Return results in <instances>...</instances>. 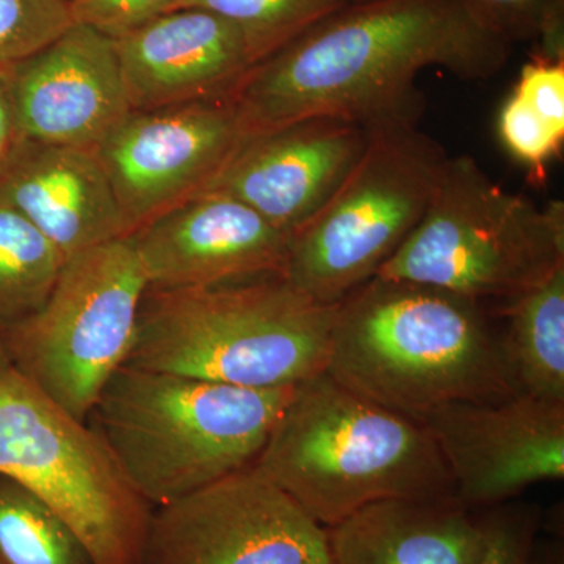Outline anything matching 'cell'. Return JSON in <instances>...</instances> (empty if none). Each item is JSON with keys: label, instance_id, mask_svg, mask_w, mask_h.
I'll return each instance as SVG.
<instances>
[{"label": "cell", "instance_id": "obj_33", "mask_svg": "<svg viewBox=\"0 0 564 564\" xmlns=\"http://www.w3.org/2000/svg\"><path fill=\"white\" fill-rule=\"evenodd\" d=\"M0 564H3V563H2V558H0Z\"/></svg>", "mask_w": 564, "mask_h": 564}, {"label": "cell", "instance_id": "obj_28", "mask_svg": "<svg viewBox=\"0 0 564 564\" xmlns=\"http://www.w3.org/2000/svg\"><path fill=\"white\" fill-rule=\"evenodd\" d=\"M513 93L564 133V58L536 55L525 63Z\"/></svg>", "mask_w": 564, "mask_h": 564}, {"label": "cell", "instance_id": "obj_32", "mask_svg": "<svg viewBox=\"0 0 564 564\" xmlns=\"http://www.w3.org/2000/svg\"><path fill=\"white\" fill-rule=\"evenodd\" d=\"M65 2H68V3H69V2H73V0H65Z\"/></svg>", "mask_w": 564, "mask_h": 564}, {"label": "cell", "instance_id": "obj_1", "mask_svg": "<svg viewBox=\"0 0 564 564\" xmlns=\"http://www.w3.org/2000/svg\"><path fill=\"white\" fill-rule=\"evenodd\" d=\"M511 50L463 0H364L252 66L229 98L247 137L314 117L369 131L419 126L421 70L436 66L459 80H485L507 66Z\"/></svg>", "mask_w": 564, "mask_h": 564}, {"label": "cell", "instance_id": "obj_3", "mask_svg": "<svg viewBox=\"0 0 564 564\" xmlns=\"http://www.w3.org/2000/svg\"><path fill=\"white\" fill-rule=\"evenodd\" d=\"M252 467L325 529L383 500L455 499L443 455L422 422L364 399L326 372L296 386Z\"/></svg>", "mask_w": 564, "mask_h": 564}, {"label": "cell", "instance_id": "obj_9", "mask_svg": "<svg viewBox=\"0 0 564 564\" xmlns=\"http://www.w3.org/2000/svg\"><path fill=\"white\" fill-rule=\"evenodd\" d=\"M147 291L131 237L82 251L63 263L35 314L0 329V347L41 392L88 423L128 361Z\"/></svg>", "mask_w": 564, "mask_h": 564}, {"label": "cell", "instance_id": "obj_23", "mask_svg": "<svg viewBox=\"0 0 564 564\" xmlns=\"http://www.w3.org/2000/svg\"><path fill=\"white\" fill-rule=\"evenodd\" d=\"M73 24L65 0H0V69L31 57Z\"/></svg>", "mask_w": 564, "mask_h": 564}, {"label": "cell", "instance_id": "obj_29", "mask_svg": "<svg viewBox=\"0 0 564 564\" xmlns=\"http://www.w3.org/2000/svg\"><path fill=\"white\" fill-rule=\"evenodd\" d=\"M14 141H17V128H14L9 88H7L6 77L0 70V170L9 158Z\"/></svg>", "mask_w": 564, "mask_h": 564}, {"label": "cell", "instance_id": "obj_17", "mask_svg": "<svg viewBox=\"0 0 564 564\" xmlns=\"http://www.w3.org/2000/svg\"><path fill=\"white\" fill-rule=\"evenodd\" d=\"M0 202L28 218L65 259L129 237L93 150L17 139L0 170Z\"/></svg>", "mask_w": 564, "mask_h": 564}, {"label": "cell", "instance_id": "obj_12", "mask_svg": "<svg viewBox=\"0 0 564 564\" xmlns=\"http://www.w3.org/2000/svg\"><path fill=\"white\" fill-rule=\"evenodd\" d=\"M455 499L488 510L564 477V403L524 392L499 402L445 404L426 415Z\"/></svg>", "mask_w": 564, "mask_h": 564}, {"label": "cell", "instance_id": "obj_30", "mask_svg": "<svg viewBox=\"0 0 564 564\" xmlns=\"http://www.w3.org/2000/svg\"><path fill=\"white\" fill-rule=\"evenodd\" d=\"M536 564H564V541L562 534L555 533L547 540H538Z\"/></svg>", "mask_w": 564, "mask_h": 564}, {"label": "cell", "instance_id": "obj_31", "mask_svg": "<svg viewBox=\"0 0 564 564\" xmlns=\"http://www.w3.org/2000/svg\"><path fill=\"white\" fill-rule=\"evenodd\" d=\"M351 2H364V0H351Z\"/></svg>", "mask_w": 564, "mask_h": 564}, {"label": "cell", "instance_id": "obj_19", "mask_svg": "<svg viewBox=\"0 0 564 564\" xmlns=\"http://www.w3.org/2000/svg\"><path fill=\"white\" fill-rule=\"evenodd\" d=\"M503 348L519 391L564 403V265L532 291L499 304Z\"/></svg>", "mask_w": 564, "mask_h": 564}, {"label": "cell", "instance_id": "obj_16", "mask_svg": "<svg viewBox=\"0 0 564 564\" xmlns=\"http://www.w3.org/2000/svg\"><path fill=\"white\" fill-rule=\"evenodd\" d=\"M113 46L132 110L226 98L254 66L242 32L198 7L162 14Z\"/></svg>", "mask_w": 564, "mask_h": 564}, {"label": "cell", "instance_id": "obj_2", "mask_svg": "<svg viewBox=\"0 0 564 564\" xmlns=\"http://www.w3.org/2000/svg\"><path fill=\"white\" fill-rule=\"evenodd\" d=\"M325 372L419 422L445 404L521 392L484 303L378 276L337 303Z\"/></svg>", "mask_w": 564, "mask_h": 564}, {"label": "cell", "instance_id": "obj_10", "mask_svg": "<svg viewBox=\"0 0 564 564\" xmlns=\"http://www.w3.org/2000/svg\"><path fill=\"white\" fill-rule=\"evenodd\" d=\"M143 564H329L326 529L250 466L152 508Z\"/></svg>", "mask_w": 564, "mask_h": 564}, {"label": "cell", "instance_id": "obj_4", "mask_svg": "<svg viewBox=\"0 0 564 564\" xmlns=\"http://www.w3.org/2000/svg\"><path fill=\"white\" fill-rule=\"evenodd\" d=\"M336 310L280 274L148 289L126 364L258 391L296 388L325 372Z\"/></svg>", "mask_w": 564, "mask_h": 564}, {"label": "cell", "instance_id": "obj_13", "mask_svg": "<svg viewBox=\"0 0 564 564\" xmlns=\"http://www.w3.org/2000/svg\"><path fill=\"white\" fill-rule=\"evenodd\" d=\"M2 70L17 139L95 151L131 111L113 40L76 24Z\"/></svg>", "mask_w": 564, "mask_h": 564}, {"label": "cell", "instance_id": "obj_24", "mask_svg": "<svg viewBox=\"0 0 564 564\" xmlns=\"http://www.w3.org/2000/svg\"><path fill=\"white\" fill-rule=\"evenodd\" d=\"M511 44L541 41L547 58H564V0H463Z\"/></svg>", "mask_w": 564, "mask_h": 564}, {"label": "cell", "instance_id": "obj_14", "mask_svg": "<svg viewBox=\"0 0 564 564\" xmlns=\"http://www.w3.org/2000/svg\"><path fill=\"white\" fill-rule=\"evenodd\" d=\"M148 289L181 291L284 273L288 234L250 206L204 191L129 236Z\"/></svg>", "mask_w": 564, "mask_h": 564}, {"label": "cell", "instance_id": "obj_15", "mask_svg": "<svg viewBox=\"0 0 564 564\" xmlns=\"http://www.w3.org/2000/svg\"><path fill=\"white\" fill-rule=\"evenodd\" d=\"M369 129L332 117L304 118L247 137L212 182L288 234L332 198L369 141Z\"/></svg>", "mask_w": 564, "mask_h": 564}, {"label": "cell", "instance_id": "obj_7", "mask_svg": "<svg viewBox=\"0 0 564 564\" xmlns=\"http://www.w3.org/2000/svg\"><path fill=\"white\" fill-rule=\"evenodd\" d=\"M448 158L419 126L372 129L343 184L291 237L282 278L325 304L372 280L429 210Z\"/></svg>", "mask_w": 564, "mask_h": 564}, {"label": "cell", "instance_id": "obj_6", "mask_svg": "<svg viewBox=\"0 0 564 564\" xmlns=\"http://www.w3.org/2000/svg\"><path fill=\"white\" fill-rule=\"evenodd\" d=\"M564 265V203L505 191L470 155L448 158L417 228L375 276L502 304Z\"/></svg>", "mask_w": 564, "mask_h": 564}, {"label": "cell", "instance_id": "obj_11", "mask_svg": "<svg viewBox=\"0 0 564 564\" xmlns=\"http://www.w3.org/2000/svg\"><path fill=\"white\" fill-rule=\"evenodd\" d=\"M245 139L229 96L129 111L95 150L129 236L207 191Z\"/></svg>", "mask_w": 564, "mask_h": 564}, {"label": "cell", "instance_id": "obj_26", "mask_svg": "<svg viewBox=\"0 0 564 564\" xmlns=\"http://www.w3.org/2000/svg\"><path fill=\"white\" fill-rule=\"evenodd\" d=\"M491 511V543L481 564H536L544 518L532 505H499Z\"/></svg>", "mask_w": 564, "mask_h": 564}, {"label": "cell", "instance_id": "obj_20", "mask_svg": "<svg viewBox=\"0 0 564 564\" xmlns=\"http://www.w3.org/2000/svg\"><path fill=\"white\" fill-rule=\"evenodd\" d=\"M65 261L28 218L0 202V329L43 306Z\"/></svg>", "mask_w": 564, "mask_h": 564}, {"label": "cell", "instance_id": "obj_8", "mask_svg": "<svg viewBox=\"0 0 564 564\" xmlns=\"http://www.w3.org/2000/svg\"><path fill=\"white\" fill-rule=\"evenodd\" d=\"M0 475L61 516L96 564H143L152 508L101 434L41 392L2 347Z\"/></svg>", "mask_w": 564, "mask_h": 564}, {"label": "cell", "instance_id": "obj_21", "mask_svg": "<svg viewBox=\"0 0 564 564\" xmlns=\"http://www.w3.org/2000/svg\"><path fill=\"white\" fill-rule=\"evenodd\" d=\"M3 564H96L79 534L28 489L0 475Z\"/></svg>", "mask_w": 564, "mask_h": 564}, {"label": "cell", "instance_id": "obj_22", "mask_svg": "<svg viewBox=\"0 0 564 564\" xmlns=\"http://www.w3.org/2000/svg\"><path fill=\"white\" fill-rule=\"evenodd\" d=\"M348 3L351 0H188L184 9L209 10L236 25L258 65Z\"/></svg>", "mask_w": 564, "mask_h": 564}, {"label": "cell", "instance_id": "obj_18", "mask_svg": "<svg viewBox=\"0 0 564 564\" xmlns=\"http://www.w3.org/2000/svg\"><path fill=\"white\" fill-rule=\"evenodd\" d=\"M329 564H481L491 511L456 499H393L326 527Z\"/></svg>", "mask_w": 564, "mask_h": 564}, {"label": "cell", "instance_id": "obj_27", "mask_svg": "<svg viewBox=\"0 0 564 564\" xmlns=\"http://www.w3.org/2000/svg\"><path fill=\"white\" fill-rule=\"evenodd\" d=\"M188 0H73L70 14L76 24L120 39L170 11L184 9Z\"/></svg>", "mask_w": 564, "mask_h": 564}, {"label": "cell", "instance_id": "obj_25", "mask_svg": "<svg viewBox=\"0 0 564 564\" xmlns=\"http://www.w3.org/2000/svg\"><path fill=\"white\" fill-rule=\"evenodd\" d=\"M499 133L505 147L529 166L532 181L544 184L547 165L562 151L564 133L552 128L516 93H511L499 117Z\"/></svg>", "mask_w": 564, "mask_h": 564}, {"label": "cell", "instance_id": "obj_5", "mask_svg": "<svg viewBox=\"0 0 564 564\" xmlns=\"http://www.w3.org/2000/svg\"><path fill=\"white\" fill-rule=\"evenodd\" d=\"M293 391L124 364L99 395L93 429L135 492L158 508L252 466Z\"/></svg>", "mask_w": 564, "mask_h": 564}]
</instances>
